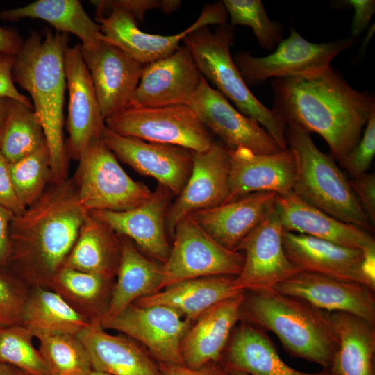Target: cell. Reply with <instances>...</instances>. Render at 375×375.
I'll list each match as a JSON object with an SVG mask.
<instances>
[{
    "mask_svg": "<svg viewBox=\"0 0 375 375\" xmlns=\"http://www.w3.org/2000/svg\"><path fill=\"white\" fill-rule=\"evenodd\" d=\"M89 375H111L107 373L92 371Z\"/></svg>",
    "mask_w": 375,
    "mask_h": 375,
    "instance_id": "55",
    "label": "cell"
},
{
    "mask_svg": "<svg viewBox=\"0 0 375 375\" xmlns=\"http://www.w3.org/2000/svg\"><path fill=\"white\" fill-rule=\"evenodd\" d=\"M175 309L161 305L131 303L113 317L101 321L103 328L115 330L142 343L159 363L183 365L181 343L190 328Z\"/></svg>",
    "mask_w": 375,
    "mask_h": 375,
    "instance_id": "11",
    "label": "cell"
},
{
    "mask_svg": "<svg viewBox=\"0 0 375 375\" xmlns=\"http://www.w3.org/2000/svg\"><path fill=\"white\" fill-rule=\"evenodd\" d=\"M274 290L320 310L350 313L375 324L374 290L363 284L299 272L276 285Z\"/></svg>",
    "mask_w": 375,
    "mask_h": 375,
    "instance_id": "18",
    "label": "cell"
},
{
    "mask_svg": "<svg viewBox=\"0 0 375 375\" xmlns=\"http://www.w3.org/2000/svg\"><path fill=\"white\" fill-rule=\"evenodd\" d=\"M90 322L55 291L36 286L28 294L22 325L38 338L54 333L76 335Z\"/></svg>",
    "mask_w": 375,
    "mask_h": 375,
    "instance_id": "33",
    "label": "cell"
},
{
    "mask_svg": "<svg viewBox=\"0 0 375 375\" xmlns=\"http://www.w3.org/2000/svg\"><path fill=\"white\" fill-rule=\"evenodd\" d=\"M225 364L250 375H337L331 369L307 373L290 367L265 331L245 321L231 336Z\"/></svg>",
    "mask_w": 375,
    "mask_h": 375,
    "instance_id": "29",
    "label": "cell"
},
{
    "mask_svg": "<svg viewBox=\"0 0 375 375\" xmlns=\"http://www.w3.org/2000/svg\"><path fill=\"white\" fill-rule=\"evenodd\" d=\"M111 278L63 266L48 288L60 294L74 310L89 320H100Z\"/></svg>",
    "mask_w": 375,
    "mask_h": 375,
    "instance_id": "35",
    "label": "cell"
},
{
    "mask_svg": "<svg viewBox=\"0 0 375 375\" xmlns=\"http://www.w3.org/2000/svg\"><path fill=\"white\" fill-rule=\"evenodd\" d=\"M174 241L162 269L160 290L200 277L238 276L244 256L218 243L190 215L176 226Z\"/></svg>",
    "mask_w": 375,
    "mask_h": 375,
    "instance_id": "9",
    "label": "cell"
},
{
    "mask_svg": "<svg viewBox=\"0 0 375 375\" xmlns=\"http://www.w3.org/2000/svg\"><path fill=\"white\" fill-rule=\"evenodd\" d=\"M120 251L114 232L89 214L63 266L112 278L118 269Z\"/></svg>",
    "mask_w": 375,
    "mask_h": 375,
    "instance_id": "34",
    "label": "cell"
},
{
    "mask_svg": "<svg viewBox=\"0 0 375 375\" xmlns=\"http://www.w3.org/2000/svg\"><path fill=\"white\" fill-rule=\"evenodd\" d=\"M243 315L245 322L273 332L290 355L331 369L338 338L330 312L271 289L245 294Z\"/></svg>",
    "mask_w": 375,
    "mask_h": 375,
    "instance_id": "4",
    "label": "cell"
},
{
    "mask_svg": "<svg viewBox=\"0 0 375 375\" xmlns=\"http://www.w3.org/2000/svg\"><path fill=\"white\" fill-rule=\"evenodd\" d=\"M14 215L0 206V268L10 261L11 254L10 224Z\"/></svg>",
    "mask_w": 375,
    "mask_h": 375,
    "instance_id": "49",
    "label": "cell"
},
{
    "mask_svg": "<svg viewBox=\"0 0 375 375\" xmlns=\"http://www.w3.org/2000/svg\"><path fill=\"white\" fill-rule=\"evenodd\" d=\"M338 338L331 370L337 375H374V324L344 312H330Z\"/></svg>",
    "mask_w": 375,
    "mask_h": 375,
    "instance_id": "30",
    "label": "cell"
},
{
    "mask_svg": "<svg viewBox=\"0 0 375 375\" xmlns=\"http://www.w3.org/2000/svg\"><path fill=\"white\" fill-rule=\"evenodd\" d=\"M346 4L354 9V16L351 24L352 37L357 36L367 27L375 12L374 0H348Z\"/></svg>",
    "mask_w": 375,
    "mask_h": 375,
    "instance_id": "47",
    "label": "cell"
},
{
    "mask_svg": "<svg viewBox=\"0 0 375 375\" xmlns=\"http://www.w3.org/2000/svg\"><path fill=\"white\" fill-rule=\"evenodd\" d=\"M106 128L124 136L183 147L192 152L207 151L212 133L190 106L147 107L135 104L104 119Z\"/></svg>",
    "mask_w": 375,
    "mask_h": 375,
    "instance_id": "8",
    "label": "cell"
},
{
    "mask_svg": "<svg viewBox=\"0 0 375 375\" xmlns=\"http://www.w3.org/2000/svg\"><path fill=\"white\" fill-rule=\"evenodd\" d=\"M245 292L222 301L201 314L188 329L181 343L183 365L199 369L217 362L232 330L241 317Z\"/></svg>",
    "mask_w": 375,
    "mask_h": 375,
    "instance_id": "26",
    "label": "cell"
},
{
    "mask_svg": "<svg viewBox=\"0 0 375 375\" xmlns=\"http://www.w3.org/2000/svg\"><path fill=\"white\" fill-rule=\"evenodd\" d=\"M67 33L31 32L15 56L12 78L32 99L49 152L51 176L56 185L65 182L67 153L63 137L64 54Z\"/></svg>",
    "mask_w": 375,
    "mask_h": 375,
    "instance_id": "3",
    "label": "cell"
},
{
    "mask_svg": "<svg viewBox=\"0 0 375 375\" xmlns=\"http://www.w3.org/2000/svg\"><path fill=\"white\" fill-rule=\"evenodd\" d=\"M93 48L81 45L101 115H110L133 106L143 65L117 47L101 39Z\"/></svg>",
    "mask_w": 375,
    "mask_h": 375,
    "instance_id": "15",
    "label": "cell"
},
{
    "mask_svg": "<svg viewBox=\"0 0 375 375\" xmlns=\"http://www.w3.org/2000/svg\"><path fill=\"white\" fill-rule=\"evenodd\" d=\"M101 138L113 154L137 172L155 178L177 196L192 172V153L189 149L119 135L106 126Z\"/></svg>",
    "mask_w": 375,
    "mask_h": 375,
    "instance_id": "14",
    "label": "cell"
},
{
    "mask_svg": "<svg viewBox=\"0 0 375 375\" xmlns=\"http://www.w3.org/2000/svg\"><path fill=\"white\" fill-rule=\"evenodd\" d=\"M9 172L17 195L26 208L42 196L51 176L47 143L19 161L9 163Z\"/></svg>",
    "mask_w": 375,
    "mask_h": 375,
    "instance_id": "38",
    "label": "cell"
},
{
    "mask_svg": "<svg viewBox=\"0 0 375 375\" xmlns=\"http://www.w3.org/2000/svg\"><path fill=\"white\" fill-rule=\"evenodd\" d=\"M235 276L219 275L178 282L149 296L140 298V306H166L184 315L189 321L197 319L215 304L244 292L234 283Z\"/></svg>",
    "mask_w": 375,
    "mask_h": 375,
    "instance_id": "28",
    "label": "cell"
},
{
    "mask_svg": "<svg viewBox=\"0 0 375 375\" xmlns=\"http://www.w3.org/2000/svg\"><path fill=\"white\" fill-rule=\"evenodd\" d=\"M33 335L23 325L0 326V362L14 366L27 375H50Z\"/></svg>",
    "mask_w": 375,
    "mask_h": 375,
    "instance_id": "39",
    "label": "cell"
},
{
    "mask_svg": "<svg viewBox=\"0 0 375 375\" xmlns=\"http://www.w3.org/2000/svg\"><path fill=\"white\" fill-rule=\"evenodd\" d=\"M228 152L230 169L226 203L256 192H273L281 196L292 192L297 165L291 148L269 154L256 153L244 147Z\"/></svg>",
    "mask_w": 375,
    "mask_h": 375,
    "instance_id": "17",
    "label": "cell"
},
{
    "mask_svg": "<svg viewBox=\"0 0 375 375\" xmlns=\"http://www.w3.org/2000/svg\"><path fill=\"white\" fill-rule=\"evenodd\" d=\"M285 137L297 165L292 192L334 218L371 233L374 226L333 158L315 146L310 133L295 124H286Z\"/></svg>",
    "mask_w": 375,
    "mask_h": 375,
    "instance_id": "5",
    "label": "cell"
},
{
    "mask_svg": "<svg viewBox=\"0 0 375 375\" xmlns=\"http://www.w3.org/2000/svg\"><path fill=\"white\" fill-rule=\"evenodd\" d=\"M162 375H224L223 365L208 363L199 369L189 368L184 365L159 363Z\"/></svg>",
    "mask_w": 375,
    "mask_h": 375,
    "instance_id": "48",
    "label": "cell"
},
{
    "mask_svg": "<svg viewBox=\"0 0 375 375\" xmlns=\"http://www.w3.org/2000/svg\"><path fill=\"white\" fill-rule=\"evenodd\" d=\"M10 99L0 97V130L3 127L8 114Z\"/></svg>",
    "mask_w": 375,
    "mask_h": 375,
    "instance_id": "51",
    "label": "cell"
},
{
    "mask_svg": "<svg viewBox=\"0 0 375 375\" xmlns=\"http://www.w3.org/2000/svg\"><path fill=\"white\" fill-rule=\"evenodd\" d=\"M0 206L14 216L24 212L26 208L20 202L9 172V163L0 153Z\"/></svg>",
    "mask_w": 375,
    "mask_h": 375,
    "instance_id": "45",
    "label": "cell"
},
{
    "mask_svg": "<svg viewBox=\"0 0 375 375\" xmlns=\"http://www.w3.org/2000/svg\"><path fill=\"white\" fill-rule=\"evenodd\" d=\"M78 160L77 195L88 212L129 210L153 194L146 185L126 174L101 137L89 143Z\"/></svg>",
    "mask_w": 375,
    "mask_h": 375,
    "instance_id": "7",
    "label": "cell"
},
{
    "mask_svg": "<svg viewBox=\"0 0 375 375\" xmlns=\"http://www.w3.org/2000/svg\"><path fill=\"white\" fill-rule=\"evenodd\" d=\"M26 375H27V374H26Z\"/></svg>",
    "mask_w": 375,
    "mask_h": 375,
    "instance_id": "57",
    "label": "cell"
},
{
    "mask_svg": "<svg viewBox=\"0 0 375 375\" xmlns=\"http://www.w3.org/2000/svg\"><path fill=\"white\" fill-rule=\"evenodd\" d=\"M15 56L0 53V97L13 99L33 108L30 99L21 94L15 85L12 68Z\"/></svg>",
    "mask_w": 375,
    "mask_h": 375,
    "instance_id": "46",
    "label": "cell"
},
{
    "mask_svg": "<svg viewBox=\"0 0 375 375\" xmlns=\"http://www.w3.org/2000/svg\"><path fill=\"white\" fill-rule=\"evenodd\" d=\"M23 42L15 31L0 26V53L17 56Z\"/></svg>",
    "mask_w": 375,
    "mask_h": 375,
    "instance_id": "50",
    "label": "cell"
},
{
    "mask_svg": "<svg viewBox=\"0 0 375 375\" xmlns=\"http://www.w3.org/2000/svg\"><path fill=\"white\" fill-rule=\"evenodd\" d=\"M181 4L178 0H162L160 9L166 14H171L176 11Z\"/></svg>",
    "mask_w": 375,
    "mask_h": 375,
    "instance_id": "52",
    "label": "cell"
},
{
    "mask_svg": "<svg viewBox=\"0 0 375 375\" xmlns=\"http://www.w3.org/2000/svg\"><path fill=\"white\" fill-rule=\"evenodd\" d=\"M4 125H5V124H4ZM3 128H4V126H3V127L0 130V147H1V139H2L3 132Z\"/></svg>",
    "mask_w": 375,
    "mask_h": 375,
    "instance_id": "56",
    "label": "cell"
},
{
    "mask_svg": "<svg viewBox=\"0 0 375 375\" xmlns=\"http://www.w3.org/2000/svg\"><path fill=\"white\" fill-rule=\"evenodd\" d=\"M192 159L191 174L167 212L165 226L172 233L184 217L225 203L228 197L230 158L226 148L214 142L207 151L193 152Z\"/></svg>",
    "mask_w": 375,
    "mask_h": 375,
    "instance_id": "16",
    "label": "cell"
},
{
    "mask_svg": "<svg viewBox=\"0 0 375 375\" xmlns=\"http://www.w3.org/2000/svg\"><path fill=\"white\" fill-rule=\"evenodd\" d=\"M353 42L351 36L340 40L312 43L292 27L290 35L283 39L272 53L256 57L249 52H238L233 60L246 84L256 85L271 78L304 76L323 71Z\"/></svg>",
    "mask_w": 375,
    "mask_h": 375,
    "instance_id": "10",
    "label": "cell"
},
{
    "mask_svg": "<svg viewBox=\"0 0 375 375\" xmlns=\"http://www.w3.org/2000/svg\"><path fill=\"white\" fill-rule=\"evenodd\" d=\"M276 208L285 231L301 233L364 252L375 251L371 233L338 220L307 203L292 192L278 195Z\"/></svg>",
    "mask_w": 375,
    "mask_h": 375,
    "instance_id": "25",
    "label": "cell"
},
{
    "mask_svg": "<svg viewBox=\"0 0 375 375\" xmlns=\"http://www.w3.org/2000/svg\"><path fill=\"white\" fill-rule=\"evenodd\" d=\"M162 265L147 259L127 240L121 243L117 279L103 319L115 316L137 299L160 290Z\"/></svg>",
    "mask_w": 375,
    "mask_h": 375,
    "instance_id": "31",
    "label": "cell"
},
{
    "mask_svg": "<svg viewBox=\"0 0 375 375\" xmlns=\"http://www.w3.org/2000/svg\"><path fill=\"white\" fill-rule=\"evenodd\" d=\"M0 18L10 22L23 18L42 19L57 32L76 35L82 42L81 47L86 49L94 47L100 41V25L89 17L77 0H38L23 7L2 10Z\"/></svg>",
    "mask_w": 375,
    "mask_h": 375,
    "instance_id": "32",
    "label": "cell"
},
{
    "mask_svg": "<svg viewBox=\"0 0 375 375\" xmlns=\"http://www.w3.org/2000/svg\"><path fill=\"white\" fill-rule=\"evenodd\" d=\"M90 2L97 10L95 17H104L112 10L119 9L132 14L137 21H142L148 10L160 9L162 3V1L157 0H97Z\"/></svg>",
    "mask_w": 375,
    "mask_h": 375,
    "instance_id": "43",
    "label": "cell"
},
{
    "mask_svg": "<svg viewBox=\"0 0 375 375\" xmlns=\"http://www.w3.org/2000/svg\"><path fill=\"white\" fill-rule=\"evenodd\" d=\"M222 3L231 19V25L249 26L260 47L272 50L283 40V27L268 17L260 0H224Z\"/></svg>",
    "mask_w": 375,
    "mask_h": 375,
    "instance_id": "40",
    "label": "cell"
},
{
    "mask_svg": "<svg viewBox=\"0 0 375 375\" xmlns=\"http://www.w3.org/2000/svg\"><path fill=\"white\" fill-rule=\"evenodd\" d=\"M171 191L158 185L144 203L126 210H95L89 214L114 233L132 239L147 254L163 263L169 253L165 218Z\"/></svg>",
    "mask_w": 375,
    "mask_h": 375,
    "instance_id": "22",
    "label": "cell"
},
{
    "mask_svg": "<svg viewBox=\"0 0 375 375\" xmlns=\"http://www.w3.org/2000/svg\"><path fill=\"white\" fill-rule=\"evenodd\" d=\"M283 228L275 207L240 244L244 262L235 276L243 292L274 289L276 285L301 272L287 258L283 246Z\"/></svg>",
    "mask_w": 375,
    "mask_h": 375,
    "instance_id": "12",
    "label": "cell"
},
{
    "mask_svg": "<svg viewBox=\"0 0 375 375\" xmlns=\"http://www.w3.org/2000/svg\"><path fill=\"white\" fill-rule=\"evenodd\" d=\"M64 68L69 92V149L71 156L78 160L89 143L101 137L104 119L80 44L66 48Z\"/></svg>",
    "mask_w": 375,
    "mask_h": 375,
    "instance_id": "23",
    "label": "cell"
},
{
    "mask_svg": "<svg viewBox=\"0 0 375 375\" xmlns=\"http://www.w3.org/2000/svg\"><path fill=\"white\" fill-rule=\"evenodd\" d=\"M365 126L359 142L340 162L353 178L367 173L375 155V112Z\"/></svg>",
    "mask_w": 375,
    "mask_h": 375,
    "instance_id": "41",
    "label": "cell"
},
{
    "mask_svg": "<svg viewBox=\"0 0 375 375\" xmlns=\"http://www.w3.org/2000/svg\"><path fill=\"white\" fill-rule=\"evenodd\" d=\"M200 73L184 45L163 58L144 64L135 103L147 107L189 106L200 85Z\"/></svg>",
    "mask_w": 375,
    "mask_h": 375,
    "instance_id": "19",
    "label": "cell"
},
{
    "mask_svg": "<svg viewBox=\"0 0 375 375\" xmlns=\"http://www.w3.org/2000/svg\"><path fill=\"white\" fill-rule=\"evenodd\" d=\"M349 184L363 212L373 226L375 223V176L365 174L349 181Z\"/></svg>",
    "mask_w": 375,
    "mask_h": 375,
    "instance_id": "44",
    "label": "cell"
},
{
    "mask_svg": "<svg viewBox=\"0 0 375 375\" xmlns=\"http://www.w3.org/2000/svg\"><path fill=\"white\" fill-rule=\"evenodd\" d=\"M46 142L42 127L33 107L10 99L0 153L8 163L25 158Z\"/></svg>",
    "mask_w": 375,
    "mask_h": 375,
    "instance_id": "36",
    "label": "cell"
},
{
    "mask_svg": "<svg viewBox=\"0 0 375 375\" xmlns=\"http://www.w3.org/2000/svg\"><path fill=\"white\" fill-rule=\"evenodd\" d=\"M283 246L288 260L301 272L359 283L375 290V283L365 272V253L360 249L285 230Z\"/></svg>",
    "mask_w": 375,
    "mask_h": 375,
    "instance_id": "20",
    "label": "cell"
},
{
    "mask_svg": "<svg viewBox=\"0 0 375 375\" xmlns=\"http://www.w3.org/2000/svg\"><path fill=\"white\" fill-rule=\"evenodd\" d=\"M10 224L11 254L37 286L48 287L62 267L89 216L71 183L57 185Z\"/></svg>",
    "mask_w": 375,
    "mask_h": 375,
    "instance_id": "2",
    "label": "cell"
},
{
    "mask_svg": "<svg viewBox=\"0 0 375 375\" xmlns=\"http://www.w3.org/2000/svg\"><path fill=\"white\" fill-rule=\"evenodd\" d=\"M234 38L231 25L224 24L212 31L203 26L191 32L183 42L201 74L241 113L257 121L272 137L281 150L288 148L285 123L251 93L230 53Z\"/></svg>",
    "mask_w": 375,
    "mask_h": 375,
    "instance_id": "6",
    "label": "cell"
},
{
    "mask_svg": "<svg viewBox=\"0 0 375 375\" xmlns=\"http://www.w3.org/2000/svg\"><path fill=\"white\" fill-rule=\"evenodd\" d=\"M27 296L19 283L0 274V326L22 324Z\"/></svg>",
    "mask_w": 375,
    "mask_h": 375,
    "instance_id": "42",
    "label": "cell"
},
{
    "mask_svg": "<svg viewBox=\"0 0 375 375\" xmlns=\"http://www.w3.org/2000/svg\"><path fill=\"white\" fill-rule=\"evenodd\" d=\"M224 375H250L242 370L233 367L224 363L223 365Z\"/></svg>",
    "mask_w": 375,
    "mask_h": 375,
    "instance_id": "54",
    "label": "cell"
},
{
    "mask_svg": "<svg viewBox=\"0 0 375 375\" xmlns=\"http://www.w3.org/2000/svg\"><path fill=\"white\" fill-rule=\"evenodd\" d=\"M189 106L203 125L222 140L228 151L240 147L260 154L282 151L257 121L232 106L218 90L210 86L203 76Z\"/></svg>",
    "mask_w": 375,
    "mask_h": 375,
    "instance_id": "13",
    "label": "cell"
},
{
    "mask_svg": "<svg viewBox=\"0 0 375 375\" xmlns=\"http://www.w3.org/2000/svg\"><path fill=\"white\" fill-rule=\"evenodd\" d=\"M86 349L92 371L111 375H162L158 365L134 342L105 331L91 320L76 334Z\"/></svg>",
    "mask_w": 375,
    "mask_h": 375,
    "instance_id": "27",
    "label": "cell"
},
{
    "mask_svg": "<svg viewBox=\"0 0 375 375\" xmlns=\"http://www.w3.org/2000/svg\"><path fill=\"white\" fill-rule=\"evenodd\" d=\"M0 375H26L22 371L10 365L0 362Z\"/></svg>",
    "mask_w": 375,
    "mask_h": 375,
    "instance_id": "53",
    "label": "cell"
},
{
    "mask_svg": "<svg viewBox=\"0 0 375 375\" xmlns=\"http://www.w3.org/2000/svg\"><path fill=\"white\" fill-rule=\"evenodd\" d=\"M277 194L256 192L188 215L223 247L237 251L242 240L275 207Z\"/></svg>",
    "mask_w": 375,
    "mask_h": 375,
    "instance_id": "24",
    "label": "cell"
},
{
    "mask_svg": "<svg viewBox=\"0 0 375 375\" xmlns=\"http://www.w3.org/2000/svg\"><path fill=\"white\" fill-rule=\"evenodd\" d=\"M37 338L50 375H89L92 371L88 353L76 335L54 333Z\"/></svg>",
    "mask_w": 375,
    "mask_h": 375,
    "instance_id": "37",
    "label": "cell"
},
{
    "mask_svg": "<svg viewBox=\"0 0 375 375\" xmlns=\"http://www.w3.org/2000/svg\"><path fill=\"white\" fill-rule=\"evenodd\" d=\"M272 110L287 124L319 134L340 162L357 144L375 112V99L350 86L331 67L309 75L274 78Z\"/></svg>",
    "mask_w": 375,
    "mask_h": 375,
    "instance_id": "1",
    "label": "cell"
},
{
    "mask_svg": "<svg viewBox=\"0 0 375 375\" xmlns=\"http://www.w3.org/2000/svg\"><path fill=\"white\" fill-rule=\"evenodd\" d=\"M95 22L101 26L99 39L117 47L144 65L171 55L189 33L203 26L216 24L217 16L212 9L204 8L192 26L172 35L145 33L138 28L132 14L119 9L112 10L106 17H95Z\"/></svg>",
    "mask_w": 375,
    "mask_h": 375,
    "instance_id": "21",
    "label": "cell"
}]
</instances>
